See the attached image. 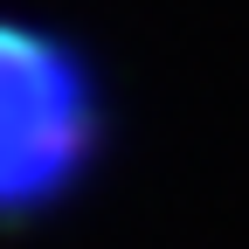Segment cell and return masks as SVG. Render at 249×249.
<instances>
[{
  "label": "cell",
  "mask_w": 249,
  "mask_h": 249,
  "mask_svg": "<svg viewBox=\"0 0 249 249\" xmlns=\"http://www.w3.org/2000/svg\"><path fill=\"white\" fill-rule=\"evenodd\" d=\"M111 152V90L70 28L0 7V229L62 214Z\"/></svg>",
  "instance_id": "cell-1"
}]
</instances>
